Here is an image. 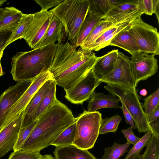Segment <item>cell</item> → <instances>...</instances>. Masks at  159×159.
Instances as JSON below:
<instances>
[{"instance_id": "obj_42", "label": "cell", "mask_w": 159, "mask_h": 159, "mask_svg": "<svg viewBox=\"0 0 159 159\" xmlns=\"http://www.w3.org/2000/svg\"><path fill=\"white\" fill-rule=\"evenodd\" d=\"M149 125L152 134L159 138V120L149 123Z\"/></svg>"}, {"instance_id": "obj_40", "label": "cell", "mask_w": 159, "mask_h": 159, "mask_svg": "<svg viewBox=\"0 0 159 159\" xmlns=\"http://www.w3.org/2000/svg\"><path fill=\"white\" fill-rule=\"evenodd\" d=\"M121 103V106H120V108L123 111L126 123L127 124H129L132 129H135L136 128L134 120L132 116L126 109L124 105L122 103Z\"/></svg>"}, {"instance_id": "obj_36", "label": "cell", "mask_w": 159, "mask_h": 159, "mask_svg": "<svg viewBox=\"0 0 159 159\" xmlns=\"http://www.w3.org/2000/svg\"><path fill=\"white\" fill-rule=\"evenodd\" d=\"M152 133L150 130L143 136L129 150L124 159H126L135 153H140L144 147H146L152 138Z\"/></svg>"}, {"instance_id": "obj_26", "label": "cell", "mask_w": 159, "mask_h": 159, "mask_svg": "<svg viewBox=\"0 0 159 159\" xmlns=\"http://www.w3.org/2000/svg\"><path fill=\"white\" fill-rule=\"evenodd\" d=\"M75 123L71 125L63 131L51 143L56 147L72 145L75 132Z\"/></svg>"}, {"instance_id": "obj_35", "label": "cell", "mask_w": 159, "mask_h": 159, "mask_svg": "<svg viewBox=\"0 0 159 159\" xmlns=\"http://www.w3.org/2000/svg\"><path fill=\"white\" fill-rule=\"evenodd\" d=\"M38 120V119H37L31 125L21 128L17 141L13 149L14 151L18 150L20 148L33 129Z\"/></svg>"}, {"instance_id": "obj_10", "label": "cell", "mask_w": 159, "mask_h": 159, "mask_svg": "<svg viewBox=\"0 0 159 159\" xmlns=\"http://www.w3.org/2000/svg\"><path fill=\"white\" fill-rule=\"evenodd\" d=\"M101 83L92 69L69 89H65V97L72 104H82L89 99L96 88Z\"/></svg>"}, {"instance_id": "obj_3", "label": "cell", "mask_w": 159, "mask_h": 159, "mask_svg": "<svg viewBox=\"0 0 159 159\" xmlns=\"http://www.w3.org/2000/svg\"><path fill=\"white\" fill-rule=\"evenodd\" d=\"M89 0H65L50 10L61 22L70 44L75 46L80 27L88 13Z\"/></svg>"}, {"instance_id": "obj_2", "label": "cell", "mask_w": 159, "mask_h": 159, "mask_svg": "<svg viewBox=\"0 0 159 159\" xmlns=\"http://www.w3.org/2000/svg\"><path fill=\"white\" fill-rule=\"evenodd\" d=\"M56 44L25 52H17L11 58V73L14 80L21 81L33 79L49 70L55 56Z\"/></svg>"}, {"instance_id": "obj_34", "label": "cell", "mask_w": 159, "mask_h": 159, "mask_svg": "<svg viewBox=\"0 0 159 159\" xmlns=\"http://www.w3.org/2000/svg\"><path fill=\"white\" fill-rule=\"evenodd\" d=\"M143 100L144 102L142 104V107L147 116L159 106V88Z\"/></svg>"}, {"instance_id": "obj_21", "label": "cell", "mask_w": 159, "mask_h": 159, "mask_svg": "<svg viewBox=\"0 0 159 159\" xmlns=\"http://www.w3.org/2000/svg\"><path fill=\"white\" fill-rule=\"evenodd\" d=\"M110 45L122 48L131 55L139 51L135 39L129 30V25L114 37Z\"/></svg>"}, {"instance_id": "obj_33", "label": "cell", "mask_w": 159, "mask_h": 159, "mask_svg": "<svg viewBox=\"0 0 159 159\" xmlns=\"http://www.w3.org/2000/svg\"><path fill=\"white\" fill-rule=\"evenodd\" d=\"M143 155V159H159V138L152 134Z\"/></svg>"}, {"instance_id": "obj_20", "label": "cell", "mask_w": 159, "mask_h": 159, "mask_svg": "<svg viewBox=\"0 0 159 159\" xmlns=\"http://www.w3.org/2000/svg\"><path fill=\"white\" fill-rule=\"evenodd\" d=\"M53 153L56 159H97L88 150L73 144L56 147Z\"/></svg>"}, {"instance_id": "obj_12", "label": "cell", "mask_w": 159, "mask_h": 159, "mask_svg": "<svg viewBox=\"0 0 159 159\" xmlns=\"http://www.w3.org/2000/svg\"><path fill=\"white\" fill-rule=\"evenodd\" d=\"M33 79L18 81L9 87L0 96V131L7 114L17 102L32 83Z\"/></svg>"}, {"instance_id": "obj_41", "label": "cell", "mask_w": 159, "mask_h": 159, "mask_svg": "<svg viewBox=\"0 0 159 159\" xmlns=\"http://www.w3.org/2000/svg\"><path fill=\"white\" fill-rule=\"evenodd\" d=\"M15 29H10L0 30V44L5 43H8Z\"/></svg>"}, {"instance_id": "obj_17", "label": "cell", "mask_w": 159, "mask_h": 159, "mask_svg": "<svg viewBox=\"0 0 159 159\" xmlns=\"http://www.w3.org/2000/svg\"><path fill=\"white\" fill-rule=\"evenodd\" d=\"M61 22L53 15L47 30L34 49L55 43L56 41L61 42L65 34Z\"/></svg>"}, {"instance_id": "obj_49", "label": "cell", "mask_w": 159, "mask_h": 159, "mask_svg": "<svg viewBox=\"0 0 159 159\" xmlns=\"http://www.w3.org/2000/svg\"><path fill=\"white\" fill-rule=\"evenodd\" d=\"M2 57H0V77L3 75L4 74V73L3 72L2 67L1 65V59Z\"/></svg>"}, {"instance_id": "obj_45", "label": "cell", "mask_w": 159, "mask_h": 159, "mask_svg": "<svg viewBox=\"0 0 159 159\" xmlns=\"http://www.w3.org/2000/svg\"><path fill=\"white\" fill-rule=\"evenodd\" d=\"M8 43H5L0 44V57H2L4 49L7 46Z\"/></svg>"}, {"instance_id": "obj_15", "label": "cell", "mask_w": 159, "mask_h": 159, "mask_svg": "<svg viewBox=\"0 0 159 159\" xmlns=\"http://www.w3.org/2000/svg\"><path fill=\"white\" fill-rule=\"evenodd\" d=\"M55 83L56 82L52 78L47 80L34 95L24 110L21 128L31 125L36 120V114L39 105L43 98Z\"/></svg>"}, {"instance_id": "obj_37", "label": "cell", "mask_w": 159, "mask_h": 159, "mask_svg": "<svg viewBox=\"0 0 159 159\" xmlns=\"http://www.w3.org/2000/svg\"><path fill=\"white\" fill-rule=\"evenodd\" d=\"M42 156L40 151L17 150L12 153L8 159H40Z\"/></svg>"}, {"instance_id": "obj_18", "label": "cell", "mask_w": 159, "mask_h": 159, "mask_svg": "<svg viewBox=\"0 0 159 159\" xmlns=\"http://www.w3.org/2000/svg\"><path fill=\"white\" fill-rule=\"evenodd\" d=\"M118 52V50H113L102 56L98 57L92 70L98 80H100L113 69L117 60Z\"/></svg>"}, {"instance_id": "obj_6", "label": "cell", "mask_w": 159, "mask_h": 159, "mask_svg": "<svg viewBox=\"0 0 159 159\" xmlns=\"http://www.w3.org/2000/svg\"><path fill=\"white\" fill-rule=\"evenodd\" d=\"M141 16L130 22L129 30L135 39L139 51L158 55L159 32L156 28L144 22Z\"/></svg>"}, {"instance_id": "obj_14", "label": "cell", "mask_w": 159, "mask_h": 159, "mask_svg": "<svg viewBox=\"0 0 159 159\" xmlns=\"http://www.w3.org/2000/svg\"><path fill=\"white\" fill-rule=\"evenodd\" d=\"M24 110L0 131V158L13 149L21 128Z\"/></svg>"}, {"instance_id": "obj_11", "label": "cell", "mask_w": 159, "mask_h": 159, "mask_svg": "<svg viewBox=\"0 0 159 159\" xmlns=\"http://www.w3.org/2000/svg\"><path fill=\"white\" fill-rule=\"evenodd\" d=\"M52 78L49 71L41 74L34 78L25 93L17 102L8 112L3 128L18 116L42 85L48 80Z\"/></svg>"}, {"instance_id": "obj_43", "label": "cell", "mask_w": 159, "mask_h": 159, "mask_svg": "<svg viewBox=\"0 0 159 159\" xmlns=\"http://www.w3.org/2000/svg\"><path fill=\"white\" fill-rule=\"evenodd\" d=\"M159 116V106L147 116L148 123L157 120Z\"/></svg>"}, {"instance_id": "obj_48", "label": "cell", "mask_w": 159, "mask_h": 159, "mask_svg": "<svg viewBox=\"0 0 159 159\" xmlns=\"http://www.w3.org/2000/svg\"><path fill=\"white\" fill-rule=\"evenodd\" d=\"M5 11V9L0 8V20L2 17Z\"/></svg>"}, {"instance_id": "obj_38", "label": "cell", "mask_w": 159, "mask_h": 159, "mask_svg": "<svg viewBox=\"0 0 159 159\" xmlns=\"http://www.w3.org/2000/svg\"><path fill=\"white\" fill-rule=\"evenodd\" d=\"M65 0H34L41 7L42 11H48L50 8L56 7Z\"/></svg>"}, {"instance_id": "obj_29", "label": "cell", "mask_w": 159, "mask_h": 159, "mask_svg": "<svg viewBox=\"0 0 159 159\" xmlns=\"http://www.w3.org/2000/svg\"><path fill=\"white\" fill-rule=\"evenodd\" d=\"M138 9L143 13L152 16L153 13L156 15L158 22H159V0H134Z\"/></svg>"}, {"instance_id": "obj_46", "label": "cell", "mask_w": 159, "mask_h": 159, "mask_svg": "<svg viewBox=\"0 0 159 159\" xmlns=\"http://www.w3.org/2000/svg\"><path fill=\"white\" fill-rule=\"evenodd\" d=\"M40 159H56L55 157H53L50 154H46L42 155Z\"/></svg>"}, {"instance_id": "obj_22", "label": "cell", "mask_w": 159, "mask_h": 159, "mask_svg": "<svg viewBox=\"0 0 159 159\" xmlns=\"http://www.w3.org/2000/svg\"><path fill=\"white\" fill-rule=\"evenodd\" d=\"M124 1L89 0L88 12L103 19L109 11Z\"/></svg>"}, {"instance_id": "obj_13", "label": "cell", "mask_w": 159, "mask_h": 159, "mask_svg": "<svg viewBox=\"0 0 159 159\" xmlns=\"http://www.w3.org/2000/svg\"><path fill=\"white\" fill-rule=\"evenodd\" d=\"M33 15V19L23 38L34 49L48 27L53 14L50 11H40Z\"/></svg>"}, {"instance_id": "obj_31", "label": "cell", "mask_w": 159, "mask_h": 159, "mask_svg": "<svg viewBox=\"0 0 159 159\" xmlns=\"http://www.w3.org/2000/svg\"><path fill=\"white\" fill-rule=\"evenodd\" d=\"M56 83L42 99L36 111V119L47 110L57 99L56 95Z\"/></svg>"}, {"instance_id": "obj_19", "label": "cell", "mask_w": 159, "mask_h": 159, "mask_svg": "<svg viewBox=\"0 0 159 159\" xmlns=\"http://www.w3.org/2000/svg\"><path fill=\"white\" fill-rule=\"evenodd\" d=\"M90 98L87 107V111L89 112L103 108H120L118 98L111 94L105 95L103 93H96L95 91Z\"/></svg>"}, {"instance_id": "obj_32", "label": "cell", "mask_w": 159, "mask_h": 159, "mask_svg": "<svg viewBox=\"0 0 159 159\" xmlns=\"http://www.w3.org/2000/svg\"><path fill=\"white\" fill-rule=\"evenodd\" d=\"M137 17H132L123 21L116 30L109 34L98 44L89 49L91 51H98L102 48L110 45V44L111 42L114 37L119 33L128 26L130 22Z\"/></svg>"}, {"instance_id": "obj_8", "label": "cell", "mask_w": 159, "mask_h": 159, "mask_svg": "<svg viewBox=\"0 0 159 159\" xmlns=\"http://www.w3.org/2000/svg\"><path fill=\"white\" fill-rule=\"evenodd\" d=\"M129 65L136 87L139 82L145 80L157 71V60L155 55L138 51L131 55Z\"/></svg>"}, {"instance_id": "obj_44", "label": "cell", "mask_w": 159, "mask_h": 159, "mask_svg": "<svg viewBox=\"0 0 159 159\" xmlns=\"http://www.w3.org/2000/svg\"><path fill=\"white\" fill-rule=\"evenodd\" d=\"M126 159H143V156L140 153H135Z\"/></svg>"}, {"instance_id": "obj_16", "label": "cell", "mask_w": 159, "mask_h": 159, "mask_svg": "<svg viewBox=\"0 0 159 159\" xmlns=\"http://www.w3.org/2000/svg\"><path fill=\"white\" fill-rule=\"evenodd\" d=\"M143 14L138 9L134 0H124L109 11L103 19L116 24L131 18L141 16Z\"/></svg>"}, {"instance_id": "obj_4", "label": "cell", "mask_w": 159, "mask_h": 159, "mask_svg": "<svg viewBox=\"0 0 159 159\" xmlns=\"http://www.w3.org/2000/svg\"><path fill=\"white\" fill-rule=\"evenodd\" d=\"M104 89L111 95L117 97L132 116L139 133H146L151 130L138 94V90L126 89L115 85L107 84Z\"/></svg>"}, {"instance_id": "obj_47", "label": "cell", "mask_w": 159, "mask_h": 159, "mask_svg": "<svg viewBox=\"0 0 159 159\" xmlns=\"http://www.w3.org/2000/svg\"><path fill=\"white\" fill-rule=\"evenodd\" d=\"M140 94L141 95L143 96H144L147 95V91L146 89H143L140 90Z\"/></svg>"}, {"instance_id": "obj_23", "label": "cell", "mask_w": 159, "mask_h": 159, "mask_svg": "<svg viewBox=\"0 0 159 159\" xmlns=\"http://www.w3.org/2000/svg\"><path fill=\"white\" fill-rule=\"evenodd\" d=\"M0 20V30L15 29L23 16L20 10L13 7H7Z\"/></svg>"}, {"instance_id": "obj_24", "label": "cell", "mask_w": 159, "mask_h": 159, "mask_svg": "<svg viewBox=\"0 0 159 159\" xmlns=\"http://www.w3.org/2000/svg\"><path fill=\"white\" fill-rule=\"evenodd\" d=\"M103 19L88 12L79 30L75 45L76 47L80 46L91 31Z\"/></svg>"}, {"instance_id": "obj_25", "label": "cell", "mask_w": 159, "mask_h": 159, "mask_svg": "<svg viewBox=\"0 0 159 159\" xmlns=\"http://www.w3.org/2000/svg\"><path fill=\"white\" fill-rule=\"evenodd\" d=\"M116 24L104 19L101 20L94 27L80 47L82 49H87L103 33Z\"/></svg>"}, {"instance_id": "obj_1", "label": "cell", "mask_w": 159, "mask_h": 159, "mask_svg": "<svg viewBox=\"0 0 159 159\" xmlns=\"http://www.w3.org/2000/svg\"><path fill=\"white\" fill-rule=\"evenodd\" d=\"M37 119L33 129L18 150L40 151L50 145L63 131L76 121L71 110L57 99Z\"/></svg>"}, {"instance_id": "obj_39", "label": "cell", "mask_w": 159, "mask_h": 159, "mask_svg": "<svg viewBox=\"0 0 159 159\" xmlns=\"http://www.w3.org/2000/svg\"><path fill=\"white\" fill-rule=\"evenodd\" d=\"M121 131L128 142L134 145L140 139V138L136 136L132 131V128L129 127L128 128L122 129Z\"/></svg>"}, {"instance_id": "obj_50", "label": "cell", "mask_w": 159, "mask_h": 159, "mask_svg": "<svg viewBox=\"0 0 159 159\" xmlns=\"http://www.w3.org/2000/svg\"><path fill=\"white\" fill-rule=\"evenodd\" d=\"M6 1V0H0V6L2 5Z\"/></svg>"}, {"instance_id": "obj_9", "label": "cell", "mask_w": 159, "mask_h": 159, "mask_svg": "<svg viewBox=\"0 0 159 159\" xmlns=\"http://www.w3.org/2000/svg\"><path fill=\"white\" fill-rule=\"evenodd\" d=\"M129 58L118 51L115 65L109 74L100 80L107 84L115 85L129 89H136L130 68Z\"/></svg>"}, {"instance_id": "obj_5", "label": "cell", "mask_w": 159, "mask_h": 159, "mask_svg": "<svg viewBox=\"0 0 159 159\" xmlns=\"http://www.w3.org/2000/svg\"><path fill=\"white\" fill-rule=\"evenodd\" d=\"M102 119V114L99 111L89 112L84 110L76 118L75 135L73 145L83 149L93 148L99 135Z\"/></svg>"}, {"instance_id": "obj_7", "label": "cell", "mask_w": 159, "mask_h": 159, "mask_svg": "<svg viewBox=\"0 0 159 159\" xmlns=\"http://www.w3.org/2000/svg\"><path fill=\"white\" fill-rule=\"evenodd\" d=\"M93 51L84 59L61 73L52 77L56 85L64 90L70 89L85 76L93 68L97 58Z\"/></svg>"}, {"instance_id": "obj_27", "label": "cell", "mask_w": 159, "mask_h": 159, "mask_svg": "<svg viewBox=\"0 0 159 159\" xmlns=\"http://www.w3.org/2000/svg\"><path fill=\"white\" fill-rule=\"evenodd\" d=\"M33 18V14H23L17 26L12 34L8 45L17 40L23 38Z\"/></svg>"}, {"instance_id": "obj_28", "label": "cell", "mask_w": 159, "mask_h": 159, "mask_svg": "<svg viewBox=\"0 0 159 159\" xmlns=\"http://www.w3.org/2000/svg\"><path fill=\"white\" fill-rule=\"evenodd\" d=\"M130 145L128 142L123 144L114 142L111 147L104 149V153L101 159H118L127 151Z\"/></svg>"}, {"instance_id": "obj_30", "label": "cell", "mask_w": 159, "mask_h": 159, "mask_svg": "<svg viewBox=\"0 0 159 159\" xmlns=\"http://www.w3.org/2000/svg\"><path fill=\"white\" fill-rule=\"evenodd\" d=\"M122 118L116 114L110 117L102 119L99 130V134H105L108 133H115Z\"/></svg>"}]
</instances>
